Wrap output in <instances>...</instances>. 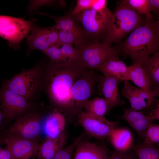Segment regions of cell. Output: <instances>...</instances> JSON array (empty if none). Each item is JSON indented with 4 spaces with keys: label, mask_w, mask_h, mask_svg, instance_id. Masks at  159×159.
<instances>
[{
    "label": "cell",
    "mask_w": 159,
    "mask_h": 159,
    "mask_svg": "<svg viewBox=\"0 0 159 159\" xmlns=\"http://www.w3.org/2000/svg\"><path fill=\"white\" fill-rule=\"evenodd\" d=\"M78 122L86 132L100 140L110 137L118 122H112L104 116L98 117L82 111L77 115Z\"/></svg>",
    "instance_id": "11"
},
{
    "label": "cell",
    "mask_w": 159,
    "mask_h": 159,
    "mask_svg": "<svg viewBox=\"0 0 159 159\" xmlns=\"http://www.w3.org/2000/svg\"><path fill=\"white\" fill-rule=\"evenodd\" d=\"M53 62H59L67 60L62 54L60 48L57 46H51L43 52Z\"/></svg>",
    "instance_id": "32"
},
{
    "label": "cell",
    "mask_w": 159,
    "mask_h": 159,
    "mask_svg": "<svg viewBox=\"0 0 159 159\" xmlns=\"http://www.w3.org/2000/svg\"><path fill=\"white\" fill-rule=\"evenodd\" d=\"M36 20L35 19L26 20L22 18L0 15V37L6 40L10 46L17 50Z\"/></svg>",
    "instance_id": "7"
},
{
    "label": "cell",
    "mask_w": 159,
    "mask_h": 159,
    "mask_svg": "<svg viewBox=\"0 0 159 159\" xmlns=\"http://www.w3.org/2000/svg\"><path fill=\"white\" fill-rule=\"evenodd\" d=\"M29 31L30 34L26 37L27 56L34 50H39L43 52L50 47L47 39L49 27H41L33 23Z\"/></svg>",
    "instance_id": "17"
},
{
    "label": "cell",
    "mask_w": 159,
    "mask_h": 159,
    "mask_svg": "<svg viewBox=\"0 0 159 159\" xmlns=\"http://www.w3.org/2000/svg\"><path fill=\"white\" fill-rule=\"evenodd\" d=\"M150 79L154 89H159V52L153 54L142 65Z\"/></svg>",
    "instance_id": "24"
},
{
    "label": "cell",
    "mask_w": 159,
    "mask_h": 159,
    "mask_svg": "<svg viewBox=\"0 0 159 159\" xmlns=\"http://www.w3.org/2000/svg\"><path fill=\"white\" fill-rule=\"evenodd\" d=\"M61 46L62 53L67 60L72 62H81V52L78 49L71 44H64Z\"/></svg>",
    "instance_id": "29"
},
{
    "label": "cell",
    "mask_w": 159,
    "mask_h": 159,
    "mask_svg": "<svg viewBox=\"0 0 159 159\" xmlns=\"http://www.w3.org/2000/svg\"><path fill=\"white\" fill-rule=\"evenodd\" d=\"M38 14L53 19L55 21V24L52 27L56 30L67 31H80L83 30L77 26L75 19L71 15L55 16L42 12H39Z\"/></svg>",
    "instance_id": "26"
},
{
    "label": "cell",
    "mask_w": 159,
    "mask_h": 159,
    "mask_svg": "<svg viewBox=\"0 0 159 159\" xmlns=\"http://www.w3.org/2000/svg\"><path fill=\"white\" fill-rule=\"evenodd\" d=\"M67 136L64 132L54 138H47L40 144L37 155L38 159H53L57 153L64 146Z\"/></svg>",
    "instance_id": "20"
},
{
    "label": "cell",
    "mask_w": 159,
    "mask_h": 159,
    "mask_svg": "<svg viewBox=\"0 0 159 159\" xmlns=\"http://www.w3.org/2000/svg\"><path fill=\"white\" fill-rule=\"evenodd\" d=\"M94 0H78L76 6L71 13L72 16L75 15L87 9H92Z\"/></svg>",
    "instance_id": "34"
},
{
    "label": "cell",
    "mask_w": 159,
    "mask_h": 159,
    "mask_svg": "<svg viewBox=\"0 0 159 159\" xmlns=\"http://www.w3.org/2000/svg\"><path fill=\"white\" fill-rule=\"evenodd\" d=\"M122 94L129 102L131 107L138 110L147 109L159 96V89L148 92L131 85L129 81H124Z\"/></svg>",
    "instance_id": "12"
},
{
    "label": "cell",
    "mask_w": 159,
    "mask_h": 159,
    "mask_svg": "<svg viewBox=\"0 0 159 159\" xmlns=\"http://www.w3.org/2000/svg\"><path fill=\"white\" fill-rule=\"evenodd\" d=\"M159 102L156 105L155 107L151 111L150 115L149 116L155 120L159 119Z\"/></svg>",
    "instance_id": "40"
},
{
    "label": "cell",
    "mask_w": 159,
    "mask_h": 159,
    "mask_svg": "<svg viewBox=\"0 0 159 159\" xmlns=\"http://www.w3.org/2000/svg\"><path fill=\"white\" fill-rule=\"evenodd\" d=\"M47 39L50 46H57L59 47L58 30L55 29L52 26L49 27Z\"/></svg>",
    "instance_id": "35"
},
{
    "label": "cell",
    "mask_w": 159,
    "mask_h": 159,
    "mask_svg": "<svg viewBox=\"0 0 159 159\" xmlns=\"http://www.w3.org/2000/svg\"><path fill=\"white\" fill-rule=\"evenodd\" d=\"M55 2V1L54 0L31 1L28 8L29 12L30 13L34 10L42 6L51 5L54 4Z\"/></svg>",
    "instance_id": "36"
},
{
    "label": "cell",
    "mask_w": 159,
    "mask_h": 159,
    "mask_svg": "<svg viewBox=\"0 0 159 159\" xmlns=\"http://www.w3.org/2000/svg\"><path fill=\"white\" fill-rule=\"evenodd\" d=\"M126 1H123L112 13L107 33L102 42L106 46L120 42L144 21Z\"/></svg>",
    "instance_id": "4"
},
{
    "label": "cell",
    "mask_w": 159,
    "mask_h": 159,
    "mask_svg": "<svg viewBox=\"0 0 159 159\" xmlns=\"http://www.w3.org/2000/svg\"><path fill=\"white\" fill-rule=\"evenodd\" d=\"M88 69L81 62L68 60L59 62L50 61L46 64L43 92L57 111L74 113L72 88Z\"/></svg>",
    "instance_id": "1"
},
{
    "label": "cell",
    "mask_w": 159,
    "mask_h": 159,
    "mask_svg": "<svg viewBox=\"0 0 159 159\" xmlns=\"http://www.w3.org/2000/svg\"><path fill=\"white\" fill-rule=\"evenodd\" d=\"M112 14L106 6L100 10L87 9L72 16L82 25L86 37L99 42L107 33Z\"/></svg>",
    "instance_id": "5"
},
{
    "label": "cell",
    "mask_w": 159,
    "mask_h": 159,
    "mask_svg": "<svg viewBox=\"0 0 159 159\" xmlns=\"http://www.w3.org/2000/svg\"><path fill=\"white\" fill-rule=\"evenodd\" d=\"M3 117L2 114L0 110V130L1 126V121L3 120Z\"/></svg>",
    "instance_id": "41"
},
{
    "label": "cell",
    "mask_w": 159,
    "mask_h": 159,
    "mask_svg": "<svg viewBox=\"0 0 159 159\" xmlns=\"http://www.w3.org/2000/svg\"><path fill=\"white\" fill-rule=\"evenodd\" d=\"M85 112L98 117L104 116L107 113V106L103 97H95L86 101L83 106Z\"/></svg>",
    "instance_id": "25"
},
{
    "label": "cell",
    "mask_w": 159,
    "mask_h": 159,
    "mask_svg": "<svg viewBox=\"0 0 159 159\" xmlns=\"http://www.w3.org/2000/svg\"><path fill=\"white\" fill-rule=\"evenodd\" d=\"M80 50L81 62L90 69H94L111 59L119 58V50L106 46L103 42H88Z\"/></svg>",
    "instance_id": "9"
},
{
    "label": "cell",
    "mask_w": 159,
    "mask_h": 159,
    "mask_svg": "<svg viewBox=\"0 0 159 159\" xmlns=\"http://www.w3.org/2000/svg\"><path fill=\"white\" fill-rule=\"evenodd\" d=\"M106 2L105 0H94L92 9L96 10L102 9L107 6Z\"/></svg>",
    "instance_id": "38"
},
{
    "label": "cell",
    "mask_w": 159,
    "mask_h": 159,
    "mask_svg": "<svg viewBox=\"0 0 159 159\" xmlns=\"http://www.w3.org/2000/svg\"><path fill=\"white\" fill-rule=\"evenodd\" d=\"M138 159H159V148L153 145L142 144L133 145L132 148Z\"/></svg>",
    "instance_id": "27"
},
{
    "label": "cell",
    "mask_w": 159,
    "mask_h": 159,
    "mask_svg": "<svg viewBox=\"0 0 159 159\" xmlns=\"http://www.w3.org/2000/svg\"><path fill=\"white\" fill-rule=\"evenodd\" d=\"M2 143V141H1V138H0V150L1 149V143Z\"/></svg>",
    "instance_id": "42"
},
{
    "label": "cell",
    "mask_w": 159,
    "mask_h": 159,
    "mask_svg": "<svg viewBox=\"0 0 159 159\" xmlns=\"http://www.w3.org/2000/svg\"><path fill=\"white\" fill-rule=\"evenodd\" d=\"M46 64H39L4 81L2 87L21 95L27 101L34 102L43 92Z\"/></svg>",
    "instance_id": "3"
},
{
    "label": "cell",
    "mask_w": 159,
    "mask_h": 159,
    "mask_svg": "<svg viewBox=\"0 0 159 159\" xmlns=\"http://www.w3.org/2000/svg\"><path fill=\"white\" fill-rule=\"evenodd\" d=\"M83 137V135H81L70 144L64 147L57 153L53 159H72L75 149L77 144L82 141Z\"/></svg>",
    "instance_id": "30"
},
{
    "label": "cell",
    "mask_w": 159,
    "mask_h": 159,
    "mask_svg": "<svg viewBox=\"0 0 159 159\" xmlns=\"http://www.w3.org/2000/svg\"><path fill=\"white\" fill-rule=\"evenodd\" d=\"M42 129L41 115L34 110L16 119L6 132L35 141L41 135Z\"/></svg>",
    "instance_id": "10"
},
{
    "label": "cell",
    "mask_w": 159,
    "mask_h": 159,
    "mask_svg": "<svg viewBox=\"0 0 159 159\" xmlns=\"http://www.w3.org/2000/svg\"><path fill=\"white\" fill-rule=\"evenodd\" d=\"M0 159H15L11 152L7 148L0 150Z\"/></svg>",
    "instance_id": "39"
},
{
    "label": "cell",
    "mask_w": 159,
    "mask_h": 159,
    "mask_svg": "<svg viewBox=\"0 0 159 159\" xmlns=\"http://www.w3.org/2000/svg\"><path fill=\"white\" fill-rule=\"evenodd\" d=\"M66 119L61 112L54 111L46 117L43 129L47 138H56L64 132L66 125Z\"/></svg>",
    "instance_id": "19"
},
{
    "label": "cell",
    "mask_w": 159,
    "mask_h": 159,
    "mask_svg": "<svg viewBox=\"0 0 159 159\" xmlns=\"http://www.w3.org/2000/svg\"><path fill=\"white\" fill-rule=\"evenodd\" d=\"M128 70L131 81L139 88L148 92L154 90L150 77L141 65L133 64L128 67Z\"/></svg>",
    "instance_id": "21"
},
{
    "label": "cell",
    "mask_w": 159,
    "mask_h": 159,
    "mask_svg": "<svg viewBox=\"0 0 159 159\" xmlns=\"http://www.w3.org/2000/svg\"><path fill=\"white\" fill-rule=\"evenodd\" d=\"M150 10L157 16L159 13V0H148Z\"/></svg>",
    "instance_id": "37"
},
{
    "label": "cell",
    "mask_w": 159,
    "mask_h": 159,
    "mask_svg": "<svg viewBox=\"0 0 159 159\" xmlns=\"http://www.w3.org/2000/svg\"><path fill=\"white\" fill-rule=\"evenodd\" d=\"M115 150L120 151L132 148L133 138L131 131L125 128H115L109 137Z\"/></svg>",
    "instance_id": "22"
},
{
    "label": "cell",
    "mask_w": 159,
    "mask_h": 159,
    "mask_svg": "<svg viewBox=\"0 0 159 159\" xmlns=\"http://www.w3.org/2000/svg\"><path fill=\"white\" fill-rule=\"evenodd\" d=\"M121 50L134 64L142 65L159 49V21L145 20L130 33Z\"/></svg>",
    "instance_id": "2"
},
{
    "label": "cell",
    "mask_w": 159,
    "mask_h": 159,
    "mask_svg": "<svg viewBox=\"0 0 159 159\" xmlns=\"http://www.w3.org/2000/svg\"><path fill=\"white\" fill-rule=\"evenodd\" d=\"M3 119L8 124L24 115L35 110L34 102L27 101L9 89L2 87L0 90Z\"/></svg>",
    "instance_id": "6"
},
{
    "label": "cell",
    "mask_w": 159,
    "mask_h": 159,
    "mask_svg": "<svg viewBox=\"0 0 159 159\" xmlns=\"http://www.w3.org/2000/svg\"><path fill=\"white\" fill-rule=\"evenodd\" d=\"M126 1L138 13L144 14L146 16V20L152 19L148 0H128Z\"/></svg>",
    "instance_id": "28"
},
{
    "label": "cell",
    "mask_w": 159,
    "mask_h": 159,
    "mask_svg": "<svg viewBox=\"0 0 159 159\" xmlns=\"http://www.w3.org/2000/svg\"><path fill=\"white\" fill-rule=\"evenodd\" d=\"M122 115L118 116L119 119L126 120L138 135L145 138L149 127L153 124L155 119L142 112L131 107L124 108Z\"/></svg>",
    "instance_id": "15"
},
{
    "label": "cell",
    "mask_w": 159,
    "mask_h": 159,
    "mask_svg": "<svg viewBox=\"0 0 159 159\" xmlns=\"http://www.w3.org/2000/svg\"><path fill=\"white\" fill-rule=\"evenodd\" d=\"M99 75L93 69L84 72L73 84L71 95L74 114L77 115L82 111L84 103L94 94Z\"/></svg>",
    "instance_id": "8"
},
{
    "label": "cell",
    "mask_w": 159,
    "mask_h": 159,
    "mask_svg": "<svg viewBox=\"0 0 159 159\" xmlns=\"http://www.w3.org/2000/svg\"><path fill=\"white\" fill-rule=\"evenodd\" d=\"M59 47L64 44H75L79 50L88 42L83 30L80 31L58 30Z\"/></svg>",
    "instance_id": "23"
},
{
    "label": "cell",
    "mask_w": 159,
    "mask_h": 159,
    "mask_svg": "<svg viewBox=\"0 0 159 159\" xmlns=\"http://www.w3.org/2000/svg\"><path fill=\"white\" fill-rule=\"evenodd\" d=\"M122 80L117 78L99 75L97 82V92L103 95L107 106V114L117 106H122L126 104L121 99L118 88L119 84Z\"/></svg>",
    "instance_id": "14"
},
{
    "label": "cell",
    "mask_w": 159,
    "mask_h": 159,
    "mask_svg": "<svg viewBox=\"0 0 159 159\" xmlns=\"http://www.w3.org/2000/svg\"><path fill=\"white\" fill-rule=\"evenodd\" d=\"M94 69L101 72L106 77L116 78L123 81H131L128 67L119 58L111 59Z\"/></svg>",
    "instance_id": "18"
},
{
    "label": "cell",
    "mask_w": 159,
    "mask_h": 159,
    "mask_svg": "<svg viewBox=\"0 0 159 159\" xmlns=\"http://www.w3.org/2000/svg\"><path fill=\"white\" fill-rule=\"evenodd\" d=\"M2 142L11 152L15 159H32L37 155L40 144L6 132Z\"/></svg>",
    "instance_id": "13"
},
{
    "label": "cell",
    "mask_w": 159,
    "mask_h": 159,
    "mask_svg": "<svg viewBox=\"0 0 159 159\" xmlns=\"http://www.w3.org/2000/svg\"><path fill=\"white\" fill-rule=\"evenodd\" d=\"M159 142V125L153 124L148 129L142 144L153 145Z\"/></svg>",
    "instance_id": "31"
},
{
    "label": "cell",
    "mask_w": 159,
    "mask_h": 159,
    "mask_svg": "<svg viewBox=\"0 0 159 159\" xmlns=\"http://www.w3.org/2000/svg\"><path fill=\"white\" fill-rule=\"evenodd\" d=\"M72 159H109V149L106 146L81 141L76 147Z\"/></svg>",
    "instance_id": "16"
},
{
    "label": "cell",
    "mask_w": 159,
    "mask_h": 159,
    "mask_svg": "<svg viewBox=\"0 0 159 159\" xmlns=\"http://www.w3.org/2000/svg\"><path fill=\"white\" fill-rule=\"evenodd\" d=\"M109 159H138V158L132 148L123 151L115 150L111 154Z\"/></svg>",
    "instance_id": "33"
}]
</instances>
